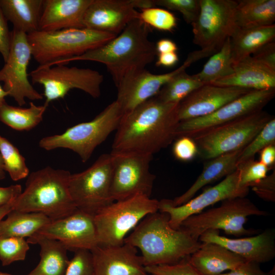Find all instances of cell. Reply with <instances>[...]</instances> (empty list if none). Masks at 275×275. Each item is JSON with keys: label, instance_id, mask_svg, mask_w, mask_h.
<instances>
[{"label": "cell", "instance_id": "6da1fadb", "mask_svg": "<svg viewBox=\"0 0 275 275\" xmlns=\"http://www.w3.org/2000/svg\"><path fill=\"white\" fill-rule=\"evenodd\" d=\"M179 103H165L154 96L124 114L116 130L112 152L153 155L167 147L176 139Z\"/></svg>", "mask_w": 275, "mask_h": 275}, {"label": "cell", "instance_id": "7a4b0ae2", "mask_svg": "<svg viewBox=\"0 0 275 275\" xmlns=\"http://www.w3.org/2000/svg\"><path fill=\"white\" fill-rule=\"evenodd\" d=\"M149 26L136 18L105 44L52 66L76 61L99 62L105 65L117 87L128 74L145 68L154 61L157 53L155 44L149 39Z\"/></svg>", "mask_w": 275, "mask_h": 275}, {"label": "cell", "instance_id": "3957f363", "mask_svg": "<svg viewBox=\"0 0 275 275\" xmlns=\"http://www.w3.org/2000/svg\"><path fill=\"white\" fill-rule=\"evenodd\" d=\"M124 243L139 249L145 267L171 264L187 258L202 242L169 224V216L159 211L145 216L131 231Z\"/></svg>", "mask_w": 275, "mask_h": 275}, {"label": "cell", "instance_id": "277c9868", "mask_svg": "<svg viewBox=\"0 0 275 275\" xmlns=\"http://www.w3.org/2000/svg\"><path fill=\"white\" fill-rule=\"evenodd\" d=\"M71 173L50 166L32 172L25 188L14 201L13 210L42 213L51 221L67 216L77 209L69 189Z\"/></svg>", "mask_w": 275, "mask_h": 275}, {"label": "cell", "instance_id": "5b68a950", "mask_svg": "<svg viewBox=\"0 0 275 275\" xmlns=\"http://www.w3.org/2000/svg\"><path fill=\"white\" fill-rule=\"evenodd\" d=\"M116 36L85 28L53 32L38 30L27 34L33 57L39 66L44 67L81 55Z\"/></svg>", "mask_w": 275, "mask_h": 275}, {"label": "cell", "instance_id": "8992f818", "mask_svg": "<svg viewBox=\"0 0 275 275\" xmlns=\"http://www.w3.org/2000/svg\"><path fill=\"white\" fill-rule=\"evenodd\" d=\"M123 115L116 100L93 120L74 125L61 134L42 138L39 146L47 151L61 148L70 149L86 162L97 147L117 129Z\"/></svg>", "mask_w": 275, "mask_h": 275}, {"label": "cell", "instance_id": "52a82bcc", "mask_svg": "<svg viewBox=\"0 0 275 275\" xmlns=\"http://www.w3.org/2000/svg\"><path fill=\"white\" fill-rule=\"evenodd\" d=\"M159 201L138 195L114 201L94 215L98 245H120L147 215L158 211Z\"/></svg>", "mask_w": 275, "mask_h": 275}, {"label": "cell", "instance_id": "ba28073f", "mask_svg": "<svg viewBox=\"0 0 275 275\" xmlns=\"http://www.w3.org/2000/svg\"><path fill=\"white\" fill-rule=\"evenodd\" d=\"M274 117L262 110L206 130L190 137L198 155L208 160L243 149Z\"/></svg>", "mask_w": 275, "mask_h": 275}, {"label": "cell", "instance_id": "9c48e42d", "mask_svg": "<svg viewBox=\"0 0 275 275\" xmlns=\"http://www.w3.org/2000/svg\"><path fill=\"white\" fill-rule=\"evenodd\" d=\"M268 215L267 211L259 209L250 199L237 197L224 200L217 207L187 217L179 228L197 240L208 230L221 229L228 235L236 237L253 235L258 232L244 227L248 217Z\"/></svg>", "mask_w": 275, "mask_h": 275}, {"label": "cell", "instance_id": "30bf717a", "mask_svg": "<svg viewBox=\"0 0 275 275\" xmlns=\"http://www.w3.org/2000/svg\"><path fill=\"white\" fill-rule=\"evenodd\" d=\"M112 171L111 155L105 153L85 171L71 174L69 189L77 209L94 215L114 202L111 195Z\"/></svg>", "mask_w": 275, "mask_h": 275}, {"label": "cell", "instance_id": "8fae6325", "mask_svg": "<svg viewBox=\"0 0 275 275\" xmlns=\"http://www.w3.org/2000/svg\"><path fill=\"white\" fill-rule=\"evenodd\" d=\"M32 82L42 85L44 104L63 98L71 89H77L96 98L101 94L103 76L90 68L69 67L64 64L39 66L29 73Z\"/></svg>", "mask_w": 275, "mask_h": 275}, {"label": "cell", "instance_id": "7c38bea8", "mask_svg": "<svg viewBox=\"0 0 275 275\" xmlns=\"http://www.w3.org/2000/svg\"><path fill=\"white\" fill-rule=\"evenodd\" d=\"M111 195L114 201L138 195L150 197L155 176L150 171L153 155L135 152H112Z\"/></svg>", "mask_w": 275, "mask_h": 275}, {"label": "cell", "instance_id": "4fadbf2b", "mask_svg": "<svg viewBox=\"0 0 275 275\" xmlns=\"http://www.w3.org/2000/svg\"><path fill=\"white\" fill-rule=\"evenodd\" d=\"M200 9L197 20L191 25L193 42L201 49L215 53L233 34L237 1L199 0Z\"/></svg>", "mask_w": 275, "mask_h": 275}, {"label": "cell", "instance_id": "5bb4252c", "mask_svg": "<svg viewBox=\"0 0 275 275\" xmlns=\"http://www.w3.org/2000/svg\"><path fill=\"white\" fill-rule=\"evenodd\" d=\"M208 56L207 52L200 49L190 52L183 63L171 72L156 74L143 68L128 74L116 87L118 91L116 100L123 114L155 96L173 77L185 71L193 63Z\"/></svg>", "mask_w": 275, "mask_h": 275}, {"label": "cell", "instance_id": "9a60e30c", "mask_svg": "<svg viewBox=\"0 0 275 275\" xmlns=\"http://www.w3.org/2000/svg\"><path fill=\"white\" fill-rule=\"evenodd\" d=\"M32 57L27 34L13 29L9 57L0 70V81L4 83L3 88L8 96L19 106L25 103V98L31 100L43 98L29 79L28 68Z\"/></svg>", "mask_w": 275, "mask_h": 275}, {"label": "cell", "instance_id": "2e32d148", "mask_svg": "<svg viewBox=\"0 0 275 275\" xmlns=\"http://www.w3.org/2000/svg\"><path fill=\"white\" fill-rule=\"evenodd\" d=\"M275 96V88L252 90L207 116L180 121L176 139L191 137L206 130L263 110Z\"/></svg>", "mask_w": 275, "mask_h": 275}, {"label": "cell", "instance_id": "e0dca14e", "mask_svg": "<svg viewBox=\"0 0 275 275\" xmlns=\"http://www.w3.org/2000/svg\"><path fill=\"white\" fill-rule=\"evenodd\" d=\"M249 188L239 185L238 173L236 169L219 183L207 188L184 204L173 206L169 199L159 201L158 211L167 213L169 216L170 226L175 229H178L186 218L202 212L209 206L227 199L246 197Z\"/></svg>", "mask_w": 275, "mask_h": 275}, {"label": "cell", "instance_id": "ac0fdd59", "mask_svg": "<svg viewBox=\"0 0 275 275\" xmlns=\"http://www.w3.org/2000/svg\"><path fill=\"white\" fill-rule=\"evenodd\" d=\"M36 234L57 240L68 250L73 252L91 251L98 245L93 215L79 209L67 216L52 221Z\"/></svg>", "mask_w": 275, "mask_h": 275}, {"label": "cell", "instance_id": "d6986e66", "mask_svg": "<svg viewBox=\"0 0 275 275\" xmlns=\"http://www.w3.org/2000/svg\"><path fill=\"white\" fill-rule=\"evenodd\" d=\"M136 8V0H93L84 15V28L117 36L139 18Z\"/></svg>", "mask_w": 275, "mask_h": 275}, {"label": "cell", "instance_id": "ffe728a7", "mask_svg": "<svg viewBox=\"0 0 275 275\" xmlns=\"http://www.w3.org/2000/svg\"><path fill=\"white\" fill-rule=\"evenodd\" d=\"M199 240L202 243L221 245L245 261L260 264L269 262L275 257V233L273 229H266L255 236L235 239L221 235L218 230H208L200 236Z\"/></svg>", "mask_w": 275, "mask_h": 275}, {"label": "cell", "instance_id": "44dd1931", "mask_svg": "<svg viewBox=\"0 0 275 275\" xmlns=\"http://www.w3.org/2000/svg\"><path fill=\"white\" fill-rule=\"evenodd\" d=\"M90 251L94 275H149L137 249L129 244L97 245Z\"/></svg>", "mask_w": 275, "mask_h": 275}, {"label": "cell", "instance_id": "7402d4cb", "mask_svg": "<svg viewBox=\"0 0 275 275\" xmlns=\"http://www.w3.org/2000/svg\"><path fill=\"white\" fill-rule=\"evenodd\" d=\"M252 90L204 84L179 103L180 121L209 115Z\"/></svg>", "mask_w": 275, "mask_h": 275}, {"label": "cell", "instance_id": "603a6c76", "mask_svg": "<svg viewBox=\"0 0 275 275\" xmlns=\"http://www.w3.org/2000/svg\"><path fill=\"white\" fill-rule=\"evenodd\" d=\"M93 0H43L39 31L85 28V12Z\"/></svg>", "mask_w": 275, "mask_h": 275}, {"label": "cell", "instance_id": "cb8c5ba5", "mask_svg": "<svg viewBox=\"0 0 275 275\" xmlns=\"http://www.w3.org/2000/svg\"><path fill=\"white\" fill-rule=\"evenodd\" d=\"M209 84L252 90L274 89L275 72L250 56L233 65V71L231 74Z\"/></svg>", "mask_w": 275, "mask_h": 275}, {"label": "cell", "instance_id": "d4e9b609", "mask_svg": "<svg viewBox=\"0 0 275 275\" xmlns=\"http://www.w3.org/2000/svg\"><path fill=\"white\" fill-rule=\"evenodd\" d=\"M188 260L203 275H219L245 261L225 247L213 242H202Z\"/></svg>", "mask_w": 275, "mask_h": 275}, {"label": "cell", "instance_id": "484cf974", "mask_svg": "<svg viewBox=\"0 0 275 275\" xmlns=\"http://www.w3.org/2000/svg\"><path fill=\"white\" fill-rule=\"evenodd\" d=\"M242 150L225 153L207 160L201 173L195 182L183 194L173 200L169 199L171 204L178 206L185 204L193 198L196 194L205 185L234 172L237 169Z\"/></svg>", "mask_w": 275, "mask_h": 275}, {"label": "cell", "instance_id": "4316f807", "mask_svg": "<svg viewBox=\"0 0 275 275\" xmlns=\"http://www.w3.org/2000/svg\"><path fill=\"white\" fill-rule=\"evenodd\" d=\"M40 246V260L27 275H64L69 259L67 249L60 241L35 234L26 240Z\"/></svg>", "mask_w": 275, "mask_h": 275}, {"label": "cell", "instance_id": "83f0119b", "mask_svg": "<svg viewBox=\"0 0 275 275\" xmlns=\"http://www.w3.org/2000/svg\"><path fill=\"white\" fill-rule=\"evenodd\" d=\"M43 0H0V7L13 30L28 34L39 30Z\"/></svg>", "mask_w": 275, "mask_h": 275}, {"label": "cell", "instance_id": "f1b7e54d", "mask_svg": "<svg viewBox=\"0 0 275 275\" xmlns=\"http://www.w3.org/2000/svg\"><path fill=\"white\" fill-rule=\"evenodd\" d=\"M275 24L257 28H237L230 38L233 65L251 56L263 45L274 41Z\"/></svg>", "mask_w": 275, "mask_h": 275}, {"label": "cell", "instance_id": "f546056e", "mask_svg": "<svg viewBox=\"0 0 275 275\" xmlns=\"http://www.w3.org/2000/svg\"><path fill=\"white\" fill-rule=\"evenodd\" d=\"M237 2L235 21L238 28L247 29L274 24V0H241Z\"/></svg>", "mask_w": 275, "mask_h": 275}, {"label": "cell", "instance_id": "4dcf8cb0", "mask_svg": "<svg viewBox=\"0 0 275 275\" xmlns=\"http://www.w3.org/2000/svg\"><path fill=\"white\" fill-rule=\"evenodd\" d=\"M0 222V236L25 238L36 234L52 221L39 212H25L12 210Z\"/></svg>", "mask_w": 275, "mask_h": 275}, {"label": "cell", "instance_id": "1f68e13d", "mask_svg": "<svg viewBox=\"0 0 275 275\" xmlns=\"http://www.w3.org/2000/svg\"><path fill=\"white\" fill-rule=\"evenodd\" d=\"M47 106L31 102L29 107L21 108L9 105L5 101L0 104V121L17 131L30 130L42 121Z\"/></svg>", "mask_w": 275, "mask_h": 275}, {"label": "cell", "instance_id": "d6a6232c", "mask_svg": "<svg viewBox=\"0 0 275 275\" xmlns=\"http://www.w3.org/2000/svg\"><path fill=\"white\" fill-rule=\"evenodd\" d=\"M233 71V63L229 38L221 48L211 56L202 70L194 75L203 84H207L229 75Z\"/></svg>", "mask_w": 275, "mask_h": 275}, {"label": "cell", "instance_id": "836d02e7", "mask_svg": "<svg viewBox=\"0 0 275 275\" xmlns=\"http://www.w3.org/2000/svg\"><path fill=\"white\" fill-rule=\"evenodd\" d=\"M203 85L194 74L189 75L183 71L167 82L155 97L165 103H179Z\"/></svg>", "mask_w": 275, "mask_h": 275}, {"label": "cell", "instance_id": "e575fe53", "mask_svg": "<svg viewBox=\"0 0 275 275\" xmlns=\"http://www.w3.org/2000/svg\"><path fill=\"white\" fill-rule=\"evenodd\" d=\"M0 156L4 168L13 181L24 179L29 175L25 159L8 140L0 135Z\"/></svg>", "mask_w": 275, "mask_h": 275}, {"label": "cell", "instance_id": "d590c367", "mask_svg": "<svg viewBox=\"0 0 275 275\" xmlns=\"http://www.w3.org/2000/svg\"><path fill=\"white\" fill-rule=\"evenodd\" d=\"M275 145V118H273L241 150L237 164L254 159L255 155L265 147Z\"/></svg>", "mask_w": 275, "mask_h": 275}, {"label": "cell", "instance_id": "8d00e7d4", "mask_svg": "<svg viewBox=\"0 0 275 275\" xmlns=\"http://www.w3.org/2000/svg\"><path fill=\"white\" fill-rule=\"evenodd\" d=\"M30 249L23 238L0 236V261L3 266L25 259Z\"/></svg>", "mask_w": 275, "mask_h": 275}, {"label": "cell", "instance_id": "74e56055", "mask_svg": "<svg viewBox=\"0 0 275 275\" xmlns=\"http://www.w3.org/2000/svg\"><path fill=\"white\" fill-rule=\"evenodd\" d=\"M139 19L148 26L159 30L172 31L177 25L174 15L169 11L155 7L142 9Z\"/></svg>", "mask_w": 275, "mask_h": 275}, {"label": "cell", "instance_id": "f35d334b", "mask_svg": "<svg viewBox=\"0 0 275 275\" xmlns=\"http://www.w3.org/2000/svg\"><path fill=\"white\" fill-rule=\"evenodd\" d=\"M270 169L260 161L254 159L238 163L237 170L238 173L239 185L241 187H249L251 183L265 177Z\"/></svg>", "mask_w": 275, "mask_h": 275}, {"label": "cell", "instance_id": "ab89813d", "mask_svg": "<svg viewBox=\"0 0 275 275\" xmlns=\"http://www.w3.org/2000/svg\"><path fill=\"white\" fill-rule=\"evenodd\" d=\"M155 6L179 12L188 24H191L197 19L200 9L199 0H154Z\"/></svg>", "mask_w": 275, "mask_h": 275}, {"label": "cell", "instance_id": "60d3db41", "mask_svg": "<svg viewBox=\"0 0 275 275\" xmlns=\"http://www.w3.org/2000/svg\"><path fill=\"white\" fill-rule=\"evenodd\" d=\"M188 257L175 263L146 266L145 269L151 275H203L189 262Z\"/></svg>", "mask_w": 275, "mask_h": 275}, {"label": "cell", "instance_id": "b9f144b4", "mask_svg": "<svg viewBox=\"0 0 275 275\" xmlns=\"http://www.w3.org/2000/svg\"><path fill=\"white\" fill-rule=\"evenodd\" d=\"M74 252V256L69 260L64 275H94L91 251L79 250Z\"/></svg>", "mask_w": 275, "mask_h": 275}, {"label": "cell", "instance_id": "7bdbcfd3", "mask_svg": "<svg viewBox=\"0 0 275 275\" xmlns=\"http://www.w3.org/2000/svg\"><path fill=\"white\" fill-rule=\"evenodd\" d=\"M173 152L177 159L188 161L198 154V148L191 138L183 136L177 138L173 147Z\"/></svg>", "mask_w": 275, "mask_h": 275}, {"label": "cell", "instance_id": "ee69618b", "mask_svg": "<svg viewBox=\"0 0 275 275\" xmlns=\"http://www.w3.org/2000/svg\"><path fill=\"white\" fill-rule=\"evenodd\" d=\"M261 199L267 201H275V170L265 177L249 185Z\"/></svg>", "mask_w": 275, "mask_h": 275}, {"label": "cell", "instance_id": "f6af8a7d", "mask_svg": "<svg viewBox=\"0 0 275 275\" xmlns=\"http://www.w3.org/2000/svg\"><path fill=\"white\" fill-rule=\"evenodd\" d=\"M252 57L259 63L275 72V43H266L252 55Z\"/></svg>", "mask_w": 275, "mask_h": 275}, {"label": "cell", "instance_id": "bcb514c9", "mask_svg": "<svg viewBox=\"0 0 275 275\" xmlns=\"http://www.w3.org/2000/svg\"><path fill=\"white\" fill-rule=\"evenodd\" d=\"M274 267L269 272H265L260 268L259 264L244 261L236 268L219 275H274Z\"/></svg>", "mask_w": 275, "mask_h": 275}, {"label": "cell", "instance_id": "7dc6e473", "mask_svg": "<svg viewBox=\"0 0 275 275\" xmlns=\"http://www.w3.org/2000/svg\"><path fill=\"white\" fill-rule=\"evenodd\" d=\"M7 22L0 7V53L5 62L8 58L11 45V32Z\"/></svg>", "mask_w": 275, "mask_h": 275}, {"label": "cell", "instance_id": "c3c4849f", "mask_svg": "<svg viewBox=\"0 0 275 275\" xmlns=\"http://www.w3.org/2000/svg\"><path fill=\"white\" fill-rule=\"evenodd\" d=\"M20 184L0 186V207L15 201L22 192Z\"/></svg>", "mask_w": 275, "mask_h": 275}, {"label": "cell", "instance_id": "681fc988", "mask_svg": "<svg viewBox=\"0 0 275 275\" xmlns=\"http://www.w3.org/2000/svg\"><path fill=\"white\" fill-rule=\"evenodd\" d=\"M260 161L261 163L273 169L275 163V145L265 147L260 152Z\"/></svg>", "mask_w": 275, "mask_h": 275}, {"label": "cell", "instance_id": "f907efd6", "mask_svg": "<svg viewBox=\"0 0 275 275\" xmlns=\"http://www.w3.org/2000/svg\"><path fill=\"white\" fill-rule=\"evenodd\" d=\"M178 60L176 52L158 53L156 65L157 66L171 67L175 65Z\"/></svg>", "mask_w": 275, "mask_h": 275}, {"label": "cell", "instance_id": "816d5d0a", "mask_svg": "<svg viewBox=\"0 0 275 275\" xmlns=\"http://www.w3.org/2000/svg\"><path fill=\"white\" fill-rule=\"evenodd\" d=\"M157 53H162L171 52H176L178 49L177 45L169 39H161L155 44Z\"/></svg>", "mask_w": 275, "mask_h": 275}, {"label": "cell", "instance_id": "f5cc1de1", "mask_svg": "<svg viewBox=\"0 0 275 275\" xmlns=\"http://www.w3.org/2000/svg\"><path fill=\"white\" fill-rule=\"evenodd\" d=\"M14 202V201L0 207V222L13 210Z\"/></svg>", "mask_w": 275, "mask_h": 275}, {"label": "cell", "instance_id": "db71d44e", "mask_svg": "<svg viewBox=\"0 0 275 275\" xmlns=\"http://www.w3.org/2000/svg\"><path fill=\"white\" fill-rule=\"evenodd\" d=\"M7 96H8V93L0 85V104L5 101V97Z\"/></svg>", "mask_w": 275, "mask_h": 275}, {"label": "cell", "instance_id": "11a10c76", "mask_svg": "<svg viewBox=\"0 0 275 275\" xmlns=\"http://www.w3.org/2000/svg\"><path fill=\"white\" fill-rule=\"evenodd\" d=\"M5 178V171L4 168L3 161L0 156V180L4 179Z\"/></svg>", "mask_w": 275, "mask_h": 275}, {"label": "cell", "instance_id": "9f6ffc18", "mask_svg": "<svg viewBox=\"0 0 275 275\" xmlns=\"http://www.w3.org/2000/svg\"><path fill=\"white\" fill-rule=\"evenodd\" d=\"M0 275H13V274L0 271Z\"/></svg>", "mask_w": 275, "mask_h": 275}, {"label": "cell", "instance_id": "6f0895ef", "mask_svg": "<svg viewBox=\"0 0 275 275\" xmlns=\"http://www.w3.org/2000/svg\"><path fill=\"white\" fill-rule=\"evenodd\" d=\"M149 275H151V274H149Z\"/></svg>", "mask_w": 275, "mask_h": 275}]
</instances>
